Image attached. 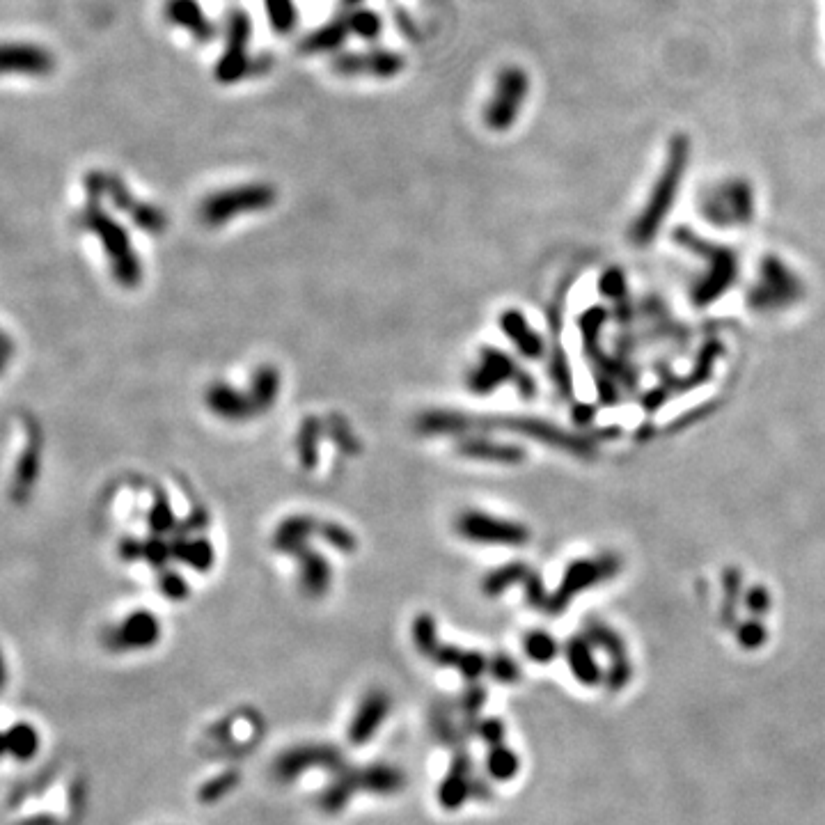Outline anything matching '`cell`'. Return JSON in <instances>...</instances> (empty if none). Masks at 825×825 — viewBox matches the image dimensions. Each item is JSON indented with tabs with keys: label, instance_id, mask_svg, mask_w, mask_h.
<instances>
[{
	"label": "cell",
	"instance_id": "obj_30",
	"mask_svg": "<svg viewBox=\"0 0 825 825\" xmlns=\"http://www.w3.org/2000/svg\"><path fill=\"white\" fill-rule=\"evenodd\" d=\"M344 19H347V26L351 30V35H358L363 39H376L381 35L383 23L379 19V14L372 10H353L344 12Z\"/></svg>",
	"mask_w": 825,
	"mask_h": 825
},
{
	"label": "cell",
	"instance_id": "obj_9",
	"mask_svg": "<svg viewBox=\"0 0 825 825\" xmlns=\"http://www.w3.org/2000/svg\"><path fill=\"white\" fill-rule=\"evenodd\" d=\"M161 638V624L152 612L138 610L129 615L120 626L110 628L104 635V644L113 651L149 649Z\"/></svg>",
	"mask_w": 825,
	"mask_h": 825
},
{
	"label": "cell",
	"instance_id": "obj_27",
	"mask_svg": "<svg viewBox=\"0 0 825 825\" xmlns=\"http://www.w3.org/2000/svg\"><path fill=\"white\" fill-rule=\"evenodd\" d=\"M39 475V438L30 440L28 450L23 452V459L17 466V486H14V500H26L30 489L35 486V479Z\"/></svg>",
	"mask_w": 825,
	"mask_h": 825
},
{
	"label": "cell",
	"instance_id": "obj_35",
	"mask_svg": "<svg viewBox=\"0 0 825 825\" xmlns=\"http://www.w3.org/2000/svg\"><path fill=\"white\" fill-rule=\"evenodd\" d=\"M159 589L163 596H168L170 601H182L188 596V585L186 580L179 576V573H172V571H165L161 580H159Z\"/></svg>",
	"mask_w": 825,
	"mask_h": 825
},
{
	"label": "cell",
	"instance_id": "obj_22",
	"mask_svg": "<svg viewBox=\"0 0 825 825\" xmlns=\"http://www.w3.org/2000/svg\"><path fill=\"white\" fill-rule=\"evenodd\" d=\"M3 750L7 757L17 761H30L39 750L37 729L28 725V722H19V725L10 727L3 736Z\"/></svg>",
	"mask_w": 825,
	"mask_h": 825
},
{
	"label": "cell",
	"instance_id": "obj_25",
	"mask_svg": "<svg viewBox=\"0 0 825 825\" xmlns=\"http://www.w3.org/2000/svg\"><path fill=\"white\" fill-rule=\"evenodd\" d=\"M459 452L466 454L470 459L482 461H500V463H516L523 459V452L512 445H495L489 440H466L459 445Z\"/></svg>",
	"mask_w": 825,
	"mask_h": 825
},
{
	"label": "cell",
	"instance_id": "obj_4",
	"mask_svg": "<svg viewBox=\"0 0 825 825\" xmlns=\"http://www.w3.org/2000/svg\"><path fill=\"white\" fill-rule=\"evenodd\" d=\"M530 78L525 69L516 65L502 67L495 76L491 99L484 106V122L493 131H507L521 115V108L528 99Z\"/></svg>",
	"mask_w": 825,
	"mask_h": 825
},
{
	"label": "cell",
	"instance_id": "obj_2",
	"mask_svg": "<svg viewBox=\"0 0 825 825\" xmlns=\"http://www.w3.org/2000/svg\"><path fill=\"white\" fill-rule=\"evenodd\" d=\"M688 140L679 136L672 140L670 145V156H667L663 175L658 177V182L654 186V191L649 195V204L644 207L640 218L635 220L633 225V241L635 243H649L654 239V234L658 232V227L663 225L665 216L670 214L672 200L677 191L681 188V179L686 175V165H688Z\"/></svg>",
	"mask_w": 825,
	"mask_h": 825
},
{
	"label": "cell",
	"instance_id": "obj_12",
	"mask_svg": "<svg viewBox=\"0 0 825 825\" xmlns=\"http://www.w3.org/2000/svg\"><path fill=\"white\" fill-rule=\"evenodd\" d=\"M163 19L170 26L182 28L191 35L195 42L209 44L216 37V26L204 14L198 0H165L163 3Z\"/></svg>",
	"mask_w": 825,
	"mask_h": 825
},
{
	"label": "cell",
	"instance_id": "obj_13",
	"mask_svg": "<svg viewBox=\"0 0 825 825\" xmlns=\"http://www.w3.org/2000/svg\"><path fill=\"white\" fill-rule=\"evenodd\" d=\"M390 711V697L383 693V690H372L363 697L356 715H353L351 725H349V741L353 745H367L372 741L374 734L379 732V727L388 718Z\"/></svg>",
	"mask_w": 825,
	"mask_h": 825
},
{
	"label": "cell",
	"instance_id": "obj_29",
	"mask_svg": "<svg viewBox=\"0 0 825 825\" xmlns=\"http://www.w3.org/2000/svg\"><path fill=\"white\" fill-rule=\"evenodd\" d=\"M241 782V775L237 770H227V773L216 775L214 780H209L207 784H202V789L198 793V800L204 805H214L220 798H225L227 793L237 789V784Z\"/></svg>",
	"mask_w": 825,
	"mask_h": 825
},
{
	"label": "cell",
	"instance_id": "obj_1",
	"mask_svg": "<svg viewBox=\"0 0 825 825\" xmlns=\"http://www.w3.org/2000/svg\"><path fill=\"white\" fill-rule=\"evenodd\" d=\"M85 191H88V207H85L81 218H78V223L101 239V246H104L110 266H113V278L122 287H136L140 278H143V269H140L136 253H133L127 232L99 207L101 195L106 193L104 172H88Z\"/></svg>",
	"mask_w": 825,
	"mask_h": 825
},
{
	"label": "cell",
	"instance_id": "obj_31",
	"mask_svg": "<svg viewBox=\"0 0 825 825\" xmlns=\"http://www.w3.org/2000/svg\"><path fill=\"white\" fill-rule=\"evenodd\" d=\"M413 642L418 647L420 654L424 656H434V651L438 649V638H436V622L434 617L429 615H418L413 622Z\"/></svg>",
	"mask_w": 825,
	"mask_h": 825
},
{
	"label": "cell",
	"instance_id": "obj_40",
	"mask_svg": "<svg viewBox=\"0 0 825 825\" xmlns=\"http://www.w3.org/2000/svg\"><path fill=\"white\" fill-rule=\"evenodd\" d=\"M17 825H58V821H55L49 814H37V816H28V819L19 821Z\"/></svg>",
	"mask_w": 825,
	"mask_h": 825
},
{
	"label": "cell",
	"instance_id": "obj_7",
	"mask_svg": "<svg viewBox=\"0 0 825 825\" xmlns=\"http://www.w3.org/2000/svg\"><path fill=\"white\" fill-rule=\"evenodd\" d=\"M310 768H326L335 775L337 770L344 768L342 752L333 745H298V748L280 754L273 766V773L282 782H292L303 773H308Z\"/></svg>",
	"mask_w": 825,
	"mask_h": 825
},
{
	"label": "cell",
	"instance_id": "obj_6",
	"mask_svg": "<svg viewBox=\"0 0 825 825\" xmlns=\"http://www.w3.org/2000/svg\"><path fill=\"white\" fill-rule=\"evenodd\" d=\"M404 69V55L390 49L340 53L333 60V72L344 78H379V81H388V78L402 74Z\"/></svg>",
	"mask_w": 825,
	"mask_h": 825
},
{
	"label": "cell",
	"instance_id": "obj_8",
	"mask_svg": "<svg viewBox=\"0 0 825 825\" xmlns=\"http://www.w3.org/2000/svg\"><path fill=\"white\" fill-rule=\"evenodd\" d=\"M457 532L463 539L477 541V544H525L528 530L523 525L493 518L484 512H463L457 518Z\"/></svg>",
	"mask_w": 825,
	"mask_h": 825
},
{
	"label": "cell",
	"instance_id": "obj_14",
	"mask_svg": "<svg viewBox=\"0 0 825 825\" xmlns=\"http://www.w3.org/2000/svg\"><path fill=\"white\" fill-rule=\"evenodd\" d=\"M106 193L110 195V200L115 202L117 209H122V211H127V214H131L133 223H136L140 230L161 232L165 227V218H163L161 211L156 207H152V204H143V202H138L136 198H133L120 177L106 175Z\"/></svg>",
	"mask_w": 825,
	"mask_h": 825
},
{
	"label": "cell",
	"instance_id": "obj_37",
	"mask_svg": "<svg viewBox=\"0 0 825 825\" xmlns=\"http://www.w3.org/2000/svg\"><path fill=\"white\" fill-rule=\"evenodd\" d=\"M149 525H152L156 532H165V530H170L172 525H175V516H172V512H170L168 500H165V498L156 500V505L152 509V516H149Z\"/></svg>",
	"mask_w": 825,
	"mask_h": 825
},
{
	"label": "cell",
	"instance_id": "obj_43",
	"mask_svg": "<svg viewBox=\"0 0 825 825\" xmlns=\"http://www.w3.org/2000/svg\"><path fill=\"white\" fill-rule=\"evenodd\" d=\"M360 3H363V0H340V7H342V12H353V10H358Z\"/></svg>",
	"mask_w": 825,
	"mask_h": 825
},
{
	"label": "cell",
	"instance_id": "obj_26",
	"mask_svg": "<svg viewBox=\"0 0 825 825\" xmlns=\"http://www.w3.org/2000/svg\"><path fill=\"white\" fill-rule=\"evenodd\" d=\"M431 660L438 665L447 667H457L468 679H477L484 670V660L477 654H468V651H461L457 647H445V644H438V649L434 651Z\"/></svg>",
	"mask_w": 825,
	"mask_h": 825
},
{
	"label": "cell",
	"instance_id": "obj_28",
	"mask_svg": "<svg viewBox=\"0 0 825 825\" xmlns=\"http://www.w3.org/2000/svg\"><path fill=\"white\" fill-rule=\"evenodd\" d=\"M170 548H172V557L191 564L195 571H209L211 564H214V550H211L209 541H204V539L175 541Z\"/></svg>",
	"mask_w": 825,
	"mask_h": 825
},
{
	"label": "cell",
	"instance_id": "obj_5",
	"mask_svg": "<svg viewBox=\"0 0 825 825\" xmlns=\"http://www.w3.org/2000/svg\"><path fill=\"white\" fill-rule=\"evenodd\" d=\"M250 37H253V23L243 10H232L225 17V51L216 62V81L232 85L243 81L250 72Z\"/></svg>",
	"mask_w": 825,
	"mask_h": 825
},
{
	"label": "cell",
	"instance_id": "obj_33",
	"mask_svg": "<svg viewBox=\"0 0 825 825\" xmlns=\"http://www.w3.org/2000/svg\"><path fill=\"white\" fill-rule=\"evenodd\" d=\"M317 438H319V422L305 420L301 436H298V454L305 468H312L317 463Z\"/></svg>",
	"mask_w": 825,
	"mask_h": 825
},
{
	"label": "cell",
	"instance_id": "obj_3",
	"mask_svg": "<svg viewBox=\"0 0 825 825\" xmlns=\"http://www.w3.org/2000/svg\"><path fill=\"white\" fill-rule=\"evenodd\" d=\"M275 188L269 184H246L225 188V191L211 193L200 204V220L209 227H220L230 223L234 216L250 214V211H264L275 204Z\"/></svg>",
	"mask_w": 825,
	"mask_h": 825
},
{
	"label": "cell",
	"instance_id": "obj_38",
	"mask_svg": "<svg viewBox=\"0 0 825 825\" xmlns=\"http://www.w3.org/2000/svg\"><path fill=\"white\" fill-rule=\"evenodd\" d=\"M528 651L534 658H546L550 651H553V647H550V642L544 638V635H532V638L528 640Z\"/></svg>",
	"mask_w": 825,
	"mask_h": 825
},
{
	"label": "cell",
	"instance_id": "obj_17",
	"mask_svg": "<svg viewBox=\"0 0 825 825\" xmlns=\"http://www.w3.org/2000/svg\"><path fill=\"white\" fill-rule=\"evenodd\" d=\"M358 791H363V787H360V770L344 766L342 770H337L330 787L319 796V807L326 814H340Z\"/></svg>",
	"mask_w": 825,
	"mask_h": 825
},
{
	"label": "cell",
	"instance_id": "obj_21",
	"mask_svg": "<svg viewBox=\"0 0 825 825\" xmlns=\"http://www.w3.org/2000/svg\"><path fill=\"white\" fill-rule=\"evenodd\" d=\"M468 759L459 754L457 761L450 770V775L445 777V782L440 784L438 789V800L445 809H459L463 805V800L468 798L470 787H468Z\"/></svg>",
	"mask_w": 825,
	"mask_h": 825
},
{
	"label": "cell",
	"instance_id": "obj_11",
	"mask_svg": "<svg viewBox=\"0 0 825 825\" xmlns=\"http://www.w3.org/2000/svg\"><path fill=\"white\" fill-rule=\"evenodd\" d=\"M55 69V58L49 49L33 42H7L3 49V72L7 76L46 78Z\"/></svg>",
	"mask_w": 825,
	"mask_h": 825
},
{
	"label": "cell",
	"instance_id": "obj_32",
	"mask_svg": "<svg viewBox=\"0 0 825 825\" xmlns=\"http://www.w3.org/2000/svg\"><path fill=\"white\" fill-rule=\"evenodd\" d=\"M266 14H269V21L275 30L280 33H289L296 23V7L294 0H264Z\"/></svg>",
	"mask_w": 825,
	"mask_h": 825
},
{
	"label": "cell",
	"instance_id": "obj_15",
	"mask_svg": "<svg viewBox=\"0 0 825 825\" xmlns=\"http://www.w3.org/2000/svg\"><path fill=\"white\" fill-rule=\"evenodd\" d=\"M512 376H516V369L505 353L484 349L479 367H475L468 376V385L477 395H486V392L495 390L502 381L512 379Z\"/></svg>",
	"mask_w": 825,
	"mask_h": 825
},
{
	"label": "cell",
	"instance_id": "obj_19",
	"mask_svg": "<svg viewBox=\"0 0 825 825\" xmlns=\"http://www.w3.org/2000/svg\"><path fill=\"white\" fill-rule=\"evenodd\" d=\"M351 35V30L347 26V19L337 17L333 21L324 23V26L314 30V33L305 35L301 42L303 53H333L340 49V46L347 42V37Z\"/></svg>",
	"mask_w": 825,
	"mask_h": 825
},
{
	"label": "cell",
	"instance_id": "obj_34",
	"mask_svg": "<svg viewBox=\"0 0 825 825\" xmlns=\"http://www.w3.org/2000/svg\"><path fill=\"white\" fill-rule=\"evenodd\" d=\"M317 534H321V537H324L326 541H330V544L340 550V553H353V550H356V537H353L349 530L340 528V525L319 523Z\"/></svg>",
	"mask_w": 825,
	"mask_h": 825
},
{
	"label": "cell",
	"instance_id": "obj_20",
	"mask_svg": "<svg viewBox=\"0 0 825 825\" xmlns=\"http://www.w3.org/2000/svg\"><path fill=\"white\" fill-rule=\"evenodd\" d=\"M406 784V775L395 766L374 764L360 770V787L367 793H376V796H392L399 793Z\"/></svg>",
	"mask_w": 825,
	"mask_h": 825
},
{
	"label": "cell",
	"instance_id": "obj_16",
	"mask_svg": "<svg viewBox=\"0 0 825 825\" xmlns=\"http://www.w3.org/2000/svg\"><path fill=\"white\" fill-rule=\"evenodd\" d=\"M207 406L218 418L230 422H243L257 413L250 395H243V392H237L225 383H214L207 390Z\"/></svg>",
	"mask_w": 825,
	"mask_h": 825
},
{
	"label": "cell",
	"instance_id": "obj_41",
	"mask_svg": "<svg viewBox=\"0 0 825 825\" xmlns=\"http://www.w3.org/2000/svg\"><path fill=\"white\" fill-rule=\"evenodd\" d=\"M482 734L486 741H500V725L495 720L486 722V725L482 727Z\"/></svg>",
	"mask_w": 825,
	"mask_h": 825
},
{
	"label": "cell",
	"instance_id": "obj_23",
	"mask_svg": "<svg viewBox=\"0 0 825 825\" xmlns=\"http://www.w3.org/2000/svg\"><path fill=\"white\" fill-rule=\"evenodd\" d=\"M500 324H502V328H505L509 340L516 344L518 351H521L523 356H528V358L541 356V349H544V347H541L539 335L532 333V330L528 328V324H525V319L516 310H509L505 317L500 319Z\"/></svg>",
	"mask_w": 825,
	"mask_h": 825
},
{
	"label": "cell",
	"instance_id": "obj_36",
	"mask_svg": "<svg viewBox=\"0 0 825 825\" xmlns=\"http://www.w3.org/2000/svg\"><path fill=\"white\" fill-rule=\"evenodd\" d=\"M489 770L500 777V780H507V777H512L516 773V759L512 752L507 750H493L491 757H489Z\"/></svg>",
	"mask_w": 825,
	"mask_h": 825
},
{
	"label": "cell",
	"instance_id": "obj_18",
	"mask_svg": "<svg viewBox=\"0 0 825 825\" xmlns=\"http://www.w3.org/2000/svg\"><path fill=\"white\" fill-rule=\"evenodd\" d=\"M289 553L296 555L301 560V585L303 592L308 596H321L326 594V589L330 585V567L328 562L319 553H314L305 544L296 546L289 550Z\"/></svg>",
	"mask_w": 825,
	"mask_h": 825
},
{
	"label": "cell",
	"instance_id": "obj_39",
	"mask_svg": "<svg viewBox=\"0 0 825 825\" xmlns=\"http://www.w3.org/2000/svg\"><path fill=\"white\" fill-rule=\"evenodd\" d=\"M120 555L122 560H138V557H143V544L136 539H124L120 544Z\"/></svg>",
	"mask_w": 825,
	"mask_h": 825
},
{
	"label": "cell",
	"instance_id": "obj_10",
	"mask_svg": "<svg viewBox=\"0 0 825 825\" xmlns=\"http://www.w3.org/2000/svg\"><path fill=\"white\" fill-rule=\"evenodd\" d=\"M704 209H706V216L711 218V223H718V225L748 223V218L754 211L750 186L743 182L722 186L718 188V191L709 193Z\"/></svg>",
	"mask_w": 825,
	"mask_h": 825
},
{
	"label": "cell",
	"instance_id": "obj_24",
	"mask_svg": "<svg viewBox=\"0 0 825 825\" xmlns=\"http://www.w3.org/2000/svg\"><path fill=\"white\" fill-rule=\"evenodd\" d=\"M278 392H280L278 369H273L271 365L259 367L253 376V390H250V399H253L257 413L269 411L275 399H278Z\"/></svg>",
	"mask_w": 825,
	"mask_h": 825
},
{
	"label": "cell",
	"instance_id": "obj_42",
	"mask_svg": "<svg viewBox=\"0 0 825 825\" xmlns=\"http://www.w3.org/2000/svg\"><path fill=\"white\" fill-rule=\"evenodd\" d=\"M498 674H500L502 679H509V677H512V674H516V670H514L512 665H507L505 660H500V663H498Z\"/></svg>",
	"mask_w": 825,
	"mask_h": 825
}]
</instances>
